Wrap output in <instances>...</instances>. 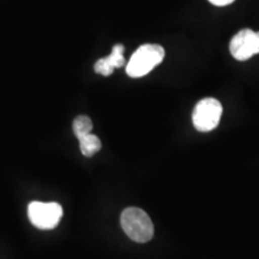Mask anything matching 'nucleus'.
<instances>
[{
	"mask_svg": "<svg viewBox=\"0 0 259 259\" xmlns=\"http://www.w3.org/2000/svg\"><path fill=\"white\" fill-rule=\"evenodd\" d=\"M164 50L160 45H143L132 54L126 72L132 78H139L154 70L164 59Z\"/></svg>",
	"mask_w": 259,
	"mask_h": 259,
	"instance_id": "1",
	"label": "nucleus"
},
{
	"mask_svg": "<svg viewBox=\"0 0 259 259\" xmlns=\"http://www.w3.org/2000/svg\"><path fill=\"white\" fill-rule=\"evenodd\" d=\"M121 227L131 240L148 242L154 236V225L145 211L138 208H127L121 213Z\"/></svg>",
	"mask_w": 259,
	"mask_h": 259,
	"instance_id": "2",
	"label": "nucleus"
},
{
	"mask_svg": "<svg viewBox=\"0 0 259 259\" xmlns=\"http://www.w3.org/2000/svg\"><path fill=\"white\" fill-rule=\"evenodd\" d=\"M222 105L213 97L200 100L194 107L192 121L194 127L200 132H209L216 128L222 116Z\"/></svg>",
	"mask_w": 259,
	"mask_h": 259,
	"instance_id": "3",
	"label": "nucleus"
},
{
	"mask_svg": "<svg viewBox=\"0 0 259 259\" xmlns=\"http://www.w3.org/2000/svg\"><path fill=\"white\" fill-rule=\"evenodd\" d=\"M63 216V208L60 204L51 202H31L28 206V218L38 229H53L59 223Z\"/></svg>",
	"mask_w": 259,
	"mask_h": 259,
	"instance_id": "4",
	"label": "nucleus"
},
{
	"mask_svg": "<svg viewBox=\"0 0 259 259\" xmlns=\"http://www.w3.org/2000/svg\"><path fill=\"white\" fill-rule=\"evenodd\" d=\"M229 51L239 61H245L259 53V31L242 29L233 36L229 44Z\"/></svg>",
	"mask_w": 259,
	"mask_h": 259,
	"instance_id": "5",
	"label": "nucleus"
},
{
	"mask_svg": "<svg viewBox=\"0 0 259 259\" xmlns=\"http://www.w3.org/2000/svg\"><path fill=\"white\" fill-rule=\"evenodd\" d=\"M124 50L125 48L122 45H115L108 57L97 60L95 64V72L102 74V76H111L114 69L121 67L125 64Z\"/></svg>",
	"mask_w": 259,
	"mask_h": 259,
	"instance_id": "6",
	"label": "nucleus"
},
{
	"mask_svg": "<svg viewBox=\"0 0 259 259\" xmlns=\"http://www.w3.org/2000/svg\"><path fill=\"white\" fill-rule=\"evenodd\" d=\"M77 138H78L79 141L80 153H82L84 156H93V155H95L97 151H100V149H101V141H100L97 136L93 135L92 132H90V134L79 136V137Z\"/></svg>",
	"mask_w": 259,
	"mask_h": 259,
	"instance_id": "7",
	"label": "nucleus"
},
{
	"mask_svg": "<svg viewBox=\"0 0 259 259\" xmlns=\"http://www.w3.org/2000/svg\"><path fill=\"white\" fill-rule=\"evenodd\" d=\"M72 127H73V134L76 135V137H79V136L90 134V132H92L93 121L90 120L89 116L79 115L73 120Z\"/></svg>",
	"mask_w": 259,
	"mask_h": 259,
	"instance_id": "8",
	"label": "nucleus"
},
{
	"mask_svg": "<svg viewBox=\"0 0 259 259\" xmlns=\"http://www.w3.org/2000/svg\"><path fill=\"white\" fill-rule=\"evenodd\" d=\"M209 2L215 6H227L234 3L235 0H209Z\"/></svg>",
	"mask_w": 259,
	"mask_h": 259,
	"instance_id": "9",
	"label": "nucleus"
}]
</instances>
